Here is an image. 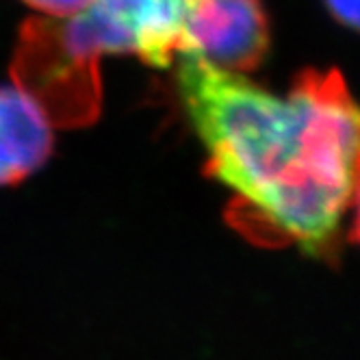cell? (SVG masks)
Instances as JSON below:
<instances>
[{"label": "cell", "mask_w": 360, "mask_h": 360, "mask_svg": "<svg viewBox=\"0 0 360 360\" xmlns=\"http://www.w3.org/2000/svg\"><path fill=\"white\" fill-rule=\"evenodd\" d=\"M267 48L269 24L261 0H198L180 53H193L228 72H250L265 59Z\"/></svg>", "instance_id": "obj_3"}, {"label": "cell", "mask_w": 360, "mask_h": 360, "mask_svg": "<svg viewBox=\"0 0 360 360\" xmlns=\"http://www.w3.org/2000/svg\"><path fill=\"white\" fill-rule=\"evenodd\" d=\"M330 13L349 29L358 27V0H326Z\"/></svg>", "instance_id": "obj_6"}, {"label": "cell", "mask_w": 360, "mask_h": 360, "mask_svg": "<svg viewBox=\"0 0 360 360\" xmlns=\"http://www.w3.org/2000/svg\"><path fill=\"white\" fill-rule=\"evenodd\" d=\"M176 59L207 174L235 193L228 221L265 248L337 256L358 198V109L341 74L306 70L278 96L193 53Z\"/></svg>", "instance_id": "obj_1"}, {"label": "cell", "mask_w": 360, "mask_h": 360, "mask_svg": "<svg viewBox=\"0 0 360 360\" xmlns=\"http://www.w3.org/2000/svg\"><path fill=\"white\" fill-rule=\"evenodd\" d=\"M24 3L57 20H68L76 13L85 11L91 0H24Z\"/></svg>", "instance_id": "obj_5"}, {"label": "cell", "mask_w": 360, "mask_h": 360, "mask_svg": "<svg viewBox=\"0 0 360 360\" xmlns=\"http://www.w3.org/2000/svg\"><path fill=\"white\" fill-rule=\"evenodd\" d=\"M53 152V126L22 87H0V185L37 172Z\"/></svg>", "instance_id": "obj_4"}, {"label": "cell", "mask_w": 360, "mask_h": 360, "mask_svg": "<svg viewBox=\"0 0 360 360\" xmlns=\"http://www.w3.org/2000/svg\"><path fill=\"white\" fill-rule=\"evenodd\" d=\"M198 0H91L57 27L35 22L46 41L79 70L98 76L100 55H137L167 68L183 48L185 24Z\"/></svg>", "instance_id": "obj_2"}]
</instances>
